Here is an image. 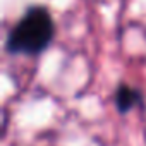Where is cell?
Here are the masks:
<instances>
[{"mask_svg":"<svg viewBox=\"0 0 146 146\" xmlns=\"http://www.w3.org/2000/svg\"><path fill=\"white\" fill-rule=\"evenodd\" d=\"M143 105V95L139 90L129 84H119L115 90V107L120 113H127L132 108Z\"/></svg>","mask_w":146,"mask_h":146,"instance_id":"cell-2","label":"cell"},{"mask_svg":"<svg viewBox=\"0 0 146 146\" xmlns=\"http://www.w3.org/2000/svg\"><path fill=\"white\" fill-rule=\"evenodd\" d=\"M55 36L52 14L45 7H31L17 21L7 36V50L11 53L38 55L50 46Z\"/></svg>","mask_w":146,"mask_h":146,"instance_id":"cell-1","label":"cell"}]
</instances>
